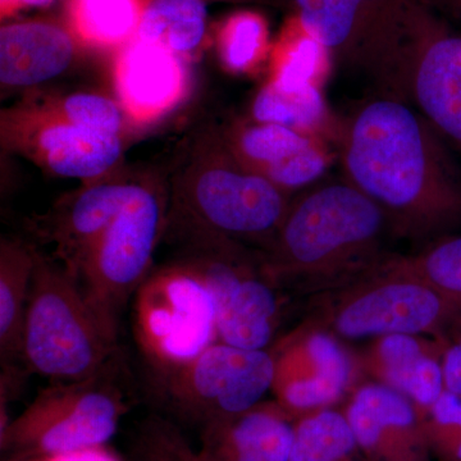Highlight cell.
Segmentation results:
<instances>
[{
	"label": "cell",
	"mask_w": 461,
	"mask_h": 461,
	"mask_svg": "<svg viewBox=\"0 0 461 461\" xmlns=\"http://www.w3.org/2000/svg\"><path fill=\"white\" fill-rule=\"evenodd\" d=\"M408 103L375 96L342 124L346 180L386 214L391 229L426 238L461 220V185Z\"/></svg>",
	"instance_id": "cell-1"
},
{
	"label": "cell",
	"mask_w": 461,
	"mask_h": 461,
	"mask_svg": "<svg viewBox=\"0 0 461 461\" xmlns=\"http://www.w3.org/2000/svg\"><path fill=\"white\" fill-rule=\"evenodd\" d=\"M388 229L384 211L348 180L321 185L291 202L260 264L278 288L335 290L384 260Z\"/></svg>",
	"instance_id": "cell-2"
},
{
	"label": "cell",
	"mask_w": 461,
	"mask_h": 461,
	"mask_svg": "<svg viewBox=\"0 0 461 461\" xmlns=\"http://www.w3.org/2000/svg\"><path fill=\"white\" fill-rule=\"evenodd\" d=\"M300 23L333 62L363 76L375 96L412 102L421 50L444 23L426 0H294Z\"/></svg>",
	"instance_id": "cell-3"
},
{
	"label": "cell",
	"mask_w": 461,
	"mask_h": 461,
	"mask_svg": "<svg viewBox=\"0 0 461 461\" xmlns=\"http://www.w3.org/2000/svg\"><path fill=\"white\" fill-rule=\"evenodd\" d=\"M290 195L242 165L212 132L173 180L167 226L187 245L248 241L266 248L286 217Z\"/></svg>",
	"instance_id": "cell-4"
},
{
	"label": "cell",
	"mask_w": 461,
	"mask_h": 461,
	"mask_svg": "<svg viewBox=\"0 0 461 461\" xmlns=\"http://www.w3.org/2000/svg\"><path fill=\"white\" fill-rule=\"evenodd\" d=\"M460 321L461 304L396 258L330 290L313 326L346 339L391 335L439 339Z\"/></svg>",
	"instance_id": "cell-5"
},
{
	"label": "cell",
	"mask_w": 461,
	"mask_h": 461,
	"mask_svg": "<svg viewBox=\"0 0 461 461\" xmlns=\"http://www.w3.org/2000/svg\"><path fill=\"white\" fill-rule=\"evenodd\" d=\"M115 346L75 278L35 250L21 357L26 368L53 384L84 381L107 368Z\"/></svg>",
	"instance_id": "cell-6"
},
{
	"label": "cell",
	"mask_w": 461,
	"mask_h": 461,
	"mask_svg": "<svg viewBox=\"0 0 461 461\" xmlns=\"http://www.w3.org/2000/svg\"><path fill=\"white\" fill-rule=\"evenodd\" d=\"M168 200L157 187L139 185L126 206L80 263L68 272L111 341L121 315L150 275L154 251L167 226Z\"/></svg>",
	"instance_id": "cell-7"
},
{
	"label": "cell",
	"mask_w": 461,
	"mask_h": 461,
	"mask_svg": "<svg viewBox=\"0 0 461 461\" xmlns=\"http://www.w3.org/2000/svg\"><path fill=\"white\" fill-rule=\"evenodd\" d=\"M107 368L94 377L53 384L2 429V450L14 457H51L103 447L127 411Z\"/></svg>",
	"instance_id": "cell-8"
},
{
	"label": "cell",
	"mask_w": 461,
	"mask_h": 461,
	"mask_svg": "<svg viewBox=\"0 0 461 461\" xmlns=\"http://www.w3.org/2000/svg\"><path fill=\"white\" fill-rule=\"evenodd\" d=\"M133 297L136 341L160 373L220 341L211 293L184 260L150 273Z\"/></svg>",
	"instance_id": "cell-9"
},
{
	"label": "cell",
	"mask_w": 461,
	"mask_h": 461,
	"mask_svg": "<svg viewBox=\"0 0 461 461\" xmlns=\"http://www.w3.org/2000/svg\"><path fill=\"white\" fill-rule=\"evenodd\" d=\"M189 264L211 293L218 339L249 350H266L281 318L277 286L236 242L189 245Z\"/></svg>",
	"instance_id": "cell-10"
},
{
	"label": "cell",
	"mask_w": 461,
	"mask_h": 461,
	"mask_svg": "<svg viewBox=\"0 0 461 461\" xmlns=\"http://www.w3.org/2000/svg\"><path fill=\"white\" fill-rule=\"evenodd\" d=\"M275 355L215 342L193 360L163 375L166 395L178 411L203 423L250 411L275 381Z\"/></svg>",
	"instance_id": "cell-11"
},
{
	"label": "cell",
	"mask_w": 461,
	"mask_h": 461,
	"mask_svg": "<svg viewBox=\"0 0 461 461\" xmlns=\"http://www.w3.org/2000/svg\"><path fill=\"white\" fill-rule=\"evenodd\" d=\"M3 117V141L59 177L95 181L122 157V136L63 120L48 104Z\"/></svg>",
	"instance_id": "cell-12"
},
{
	"label": "cell",
	"mask_w": 461,
	"mask_h": 461,
	"mask_svg": "<svg viewBox=\"0 0 461 461\" xmlns=\"http://www.w3.org/2000/svg\"><path fill=\"white\" fill-rule=\"evenodd\" d=\"M275 359L272 391L293 418L339 402L355 378L354 360L339 339L314 326L288 339Z\"/></svg>",
	"instance_id": "cell-13"
},
{
	"label": "cell",
	"mask_w": 461,
	"mask_h": 461,
	"mask_svg": "<svg viewBox=\"0 0 461 461\" xmlns=\"http://www.w3.org/2000/svg\"><path fill=\"white\" fill-rule=\"evenodd\" d=\"M217 132L242 165L288 194L320 180L330 165L327 141L290 127L251 120Z\"/></svg>",
	"instance_id": "cell-14"
},
{
	"label": "cell",
	"mask_w": 461,
	"mask_h": 461,
	"mask_svg": "<svg viewBox=\"0 0 461 461\" xmlns=\"http://www.w3.org/2000/svg\"><path fill=\"white\" fill-rule=\"evenodd\" d=\"M345 415L366 461H430L420 409L393 388L363 384Z\"/></svg>",
	"instance_id": "cell-15"
},
{
	"label": "cell",
	"mask_w": 461,
	"mask_h": 461,
	"mask_svg": "<svg viewBox=\"0 0 461 461\" xmlns=\"http://www.w3.org/2000/svg\"><path fill=\"white\" fill-rule=\"evenodd\" d=\"M114 78L121 107L136 123L162 117L178 104L187 89L181 57L138 38L121 48Z\"/></svg>",
	"instance_id": "cell-16"
},
{
	"label": "cell",
	"mask_w": 461,
	"mask_h": 461,
	"mask_svg": "<svg viewBox=\"0 0 461 461\" xmlns=\"http://www.w3.org/2000/svg\"><path fill=\"white\" fill-rule=\"evenodd\" d=\"M77 39L68 27L50 21H23L0 30V83L17 90L53 80L77 54Z\"/></svg>",
	"instance_id": "cell-17"
},
{
	"label": "cell",
	"mask_w": 461,
	"mask_h": 461,
	"mask_svg": "<svg viewBox=\"0 0 461 461\" xmlns=\"http://www.w3.org/2000/svg\"><path fill=\"white\" fill-rule=\"evenodd\" d=\"M295 423L277 402L213 421L203 429L204 461H290Z\"/></svg>",
	"instance_id": "cell-18"
},
{
	"label": "cell",
	"mask_w": 461,
	"mask_h": 461,
	"mask_svg": "<svg viewBox=\"0 0 461 461\" xmlns=\"http://www.w3.org/2000/svg\"><path fill=\"white\" fill-rule=\"evenodd\" d=\"M140 184L124 180L89 184L48 217L45 239L56 245V256L67 271H74Z\"/></svg>",
	"instance_id": "cell-19"
},
{
	"label": "cell",
	"mask_w": 461,
	"mask_h": 461,
	"mask_svg": "<svg viewBox=\"0 0 461 461\" xmlns=\"http://www.w3.org/2000/svg\"><path fill=\"white\" fill-rule=\"evenodd\" d=\"M441 339L391 335L375 339L366 353V371L377 384L411 399L418 408L429 409L445 393Z\"/></svg>",
	"instance_id": "cell-20"
},
{
	"label": "cell",
	"mask_w": 461,
	"mask_h": 461,
	"mask_svg": "<svg viewBox=\"0 0 461 461\" xmlns=\"http://www.w3.org/2000/svg\"><path fill=\"white\" fill-rule=\"evenodd\" d=\"M412 102L433 129L461 149V36L445 25L421 50Z\"/></svg>",
	"instance_id": "cell-21"
},
{
	"label": "cell",
	"mask_w": 461,
	"mask_h": 461,
	"mask_svg": "<svg viewBox=\"0 0 461 461\" xmlns=\"http://www.w3.org/2000/svg\"><path fill=\"white\" fill-rule=\"evenodd\" d=\"M35 267V249L16 240L0 247V351L7 366L23 357V329Z\"/></svg>",
	"instance_id": "cell-22"
},
{
	"label": "cell",
	"mask_w": 461,
	"mask_h": 461,
	"mask_svg": "<svg viewBox=\"0 0 461 461\" xmlns=\"http://www.w3.org/2000/svg\"><path fill=\"white\" fill-rule=\"evenodd\" d=\"M251 120L290 127L324 141L341 138L342 124L336 122L318 86L284 90L268 81L254 98Z\"/></svg>",
	"instance_id": "cell-23"
},
{
	"label": "cell",
	"mask_w": 461,
	"mask_h": 461,
	"mask_svg": "<svg viewBox=\"0 0 461 461\" xmlns=\"http://www.w3.org/2000/svg\"><path fill=\"white\" fill-rule=\"evenodd\" d=\"M332 63L330 51L294 14L272 45L269 83L284 90L321 87Z\"/></svg>",
	"instance_id": "cell-24"
},
{
	"label": "cell",
	"mask_w": 461,
	"mask_h": 461,
	"mask_svg": "<svg viewBox=\"0 0 461 461\" xmlns=\"http://www.w3.org/2000/svg\"><path fill=\"white\" fill-rule=\"evenodd\" d=\"M147 0H68V29L78 42L122 48L136 38Z\"/></svg>",
	"instance_id": "cell-25"
},
{
	"label": "cell",
	"mask_w": 461,
	"mask_h": 461,
	"mask_svg": "<svg viewBox=\"0 0 461 461\" xmlns=\"http://www.w3.org/2000/svg\"><path fill=\"white\" fill-rule=\"evenodd\" d=\"M206 26L205 0H147L136 38L182 58L199 50Z\"/></svg>",
	"instance_id": "cell-26"
},
{
	"label": "cell",
	"mask_w": 461,
	"mask_h": 461,
	"mask_svg": "<svg viewBox=\"0 0 461 461\" xmlns=\"http://www.w3.org/2000/svg\"><path fill=\"white\" fill-rule=\"evenodd\" d=\"M290 461H366L345 412L321 409L295 423Z\"/></svg>",
	"instance_id": "cell-27"
},
{
	"label": "cell",
	"mask_w": 461,
	"mask_h": 461,
	"mask_svg": "<svg viewBox=\"0 0 461 461\" xmlns=\"http://www.w3.org/2000/svg\"><path fill=\"white\" fill-rule=\"evenodd\" d=\"M269 27L259 12L242 9L224 18L217 32L221 63L230 74H250L271 54Z\"/></svg>",
	"instance_id": "cell-28"
},
{
	"label": "cell",
	"mask_w": 461,
	"mask_h": 461,
	"mask_svg": "<svg viewBox=\"0 0 461 461\" xmlns=\"http://www.w3.org/2000/svg\"><path fill=\"white\" fill-rule=\"evenodd\" d=\"M403 266L461 304V236L439 240Z\"/></svg>",
	"instance_id": "cell-29"
},
{
	"label": "cell",
	"mask_w": 461,
	"mask_h": 461,
	"mask_svg": "<svg viewBox=\"0 0 461 461\" xmlns=\"http://www.w3.org/2000/svg\"><path fill=\"white\" fill-rule=\"evenodd\" d=\"M47 104L54 113L68 122L122 136L123 109L107 96L93 93H76Z\"/></svg>",
	"instance_id": "cell-30"
},
{
	"label": "cell",
	"mask_w": 461,
	"mask_h": 461,
	"mask_svg": "<svg viewBox=\"0 0 461 461\" xmlns=\"http://www.w3.org/2000/svg\"><path fill=\"white\" fill-rule=\"evenodd\" d=\"M420 411L432 454L442 461H461V397L445 391Z\"/></svg>",
	"instance_id": "cell-31"
},
{
	"label": "cell",
	"mask_w": 461,
	"mask_h": 461,
	"mask_svg": "<svg viewBox=\"0 0 461 461\" xmlns=\"http://www.w3.org/2000/svg\"><path fill=\"white\" fill-rule=\"evenodd\" d=\"M135 461H204L180 430L162 418H149L133 442Z\"/></svg>",
	"instance_id": "cell-32"
},
{
	"label": "cell",
	"mask_w": 461,
	"mask_h": 461,
	"mask_svg": "<svg viewBox=\"0 0 461 461\" xmlns=\"http://www.w3.org/2000/svg\"><path fill=\"white\" fill-rule=\"evenodd\" d=\"M442 369L446 391L461 397V321L444 339Z\"/></svg>",
	"instance_id": "cell-33"
},
{
	"label": "cell",
	"mask_w": 461,
	"mask_h": 461,
	"mask_svg": "<svg viewBox=\"0 0 461 461\" xmlns=\"http://www.w3.org/2000/svg\"><path fill=\"white\" fill-rule=\"evenodd\" d=\"M56 0H0L2 18L12 16L18 11L29 8H47Z\"/></svg>",
	"instance_id": "cell-34"
},
{
	"label": "cell",
	"mask_w": 461,
	"mask_h": 461,
	"mask_svg": "<svg viewBox=\"0 0 461 461\" xmlns=\"http://www.w3.org/2000/svg\"><path fill=\"white\" fill-rule=\"evenodd\" d=\"M48 461H118L113 455L103 450V447L91 448L80 453L63 455V456L51 457Z\"/></svg>",
	"instance_id": "cell-35"
},
{
	"label": "cell",
	"mask_w": 461,
	"mask_h": 461,
	"mask_svg": "<svg viewBox=\"0 0 461 461\" xmlns=\"http://www.w3.org/2000/svg\"><path fill=\"white\" fill-rule=\"evenodd\" d=\"M233 3H264V5H275L276 0H227Z\"/></svg>",
	"instance_id": "cell-36"
},
{
	"label": "cell",
	"mask_w": 461,
	"mask_h": 461,
	"mask_svg": "<svg viewBox=\"0 0 461 461\" xmlns=\"http://www.w3.org/2000/svg\"><path fill=\"white\" fill-rule=\"evenodd\" d=\"M427 3H429V5H430V7H432V5H436L437 3H453V5H455V2H456V0H426Z\"/></svg>",
	"instance_id": "cell-37"
},
{
	"label": "cell",
	"mask_w": 461,
	"mask_h": 461,
	"mask_svg": "<svg viewBox=\"0 0 461 461\" xmlns=\"http://www.w3.org/2000/svg\"><path fill=\"white\" fill-rule=\"evenodd\" d=\"M455 5H456L457 8L461 9V0H456V2H455Z\"/></svg>",
	"instance_id": "cell-38"
}]
</instances>
